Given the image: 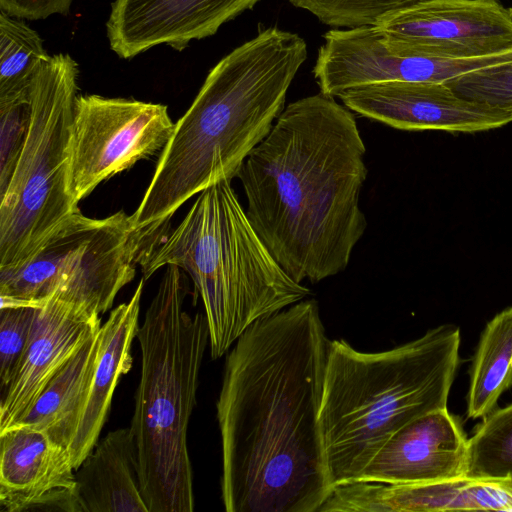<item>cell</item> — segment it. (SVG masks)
I'll use <instances>...</instances> for the list:
<instances>
[{
  "label": "cell",
  "mask_w": 512,
  "mask_h": 512,
  "mask_svg": "<svg viewBox=\"0 0 512 512\" xmlns=\"http://www.w3.org/2000/svg\"><path fill=\"white\" fill-rule=\"evenodd\" d=\"M329 339L314 299L249 326L217 401L227 512H318L328 482L320 410Z\"/></svg>",
  "instance_id": "1"
},
{
  "label": "cell",
  "mask_w": 512,
  "mask_h": 512,
  "mask_svg": "<svg viewBox=\"0 0 512 512\" xmlns=\"http://www.w3.org/2000/svg\"><path fill=\"white\" fill-rule=\"evenodd\" d=\"M306 58L307 45L299 35L270 27L211 69L175 123L150 184L130 215L144 240L166 226L192 196L237 177L284 110L289 86Z\"/></svg>",
  "instance_id": "3"
},
{
  "label": "cell",
  "mask_w": 512,
  "mask_h": 512,
  "mask_svg": "<svg viewBox=\"0 0 512 512\" xmlns=\"http://www.w3.org/2000/svg\"><path fill=\"white\" fill-rule=\"evenodd\" d=\"M466 451L467 438L460 424L448 408L438 409L391 436L357 480L423 484L461 477Z\"/></svg>",
  "instance_id": "17"
},
{
  "label": "cell",
  "mask_w": 512,
  "mask_h": 512,
  "mask_svg": "<svg viewBox=\"0 0 512 512\" xmlns=\"http://www.w3.org/2000/svg\"><path fill=\"white\" fill-rule=\"evenodd\" d=\"M50 57L35 30L1 10L0 104L30 100L34 80Z\"/></svg>",
  "instance_id": "22"
},
{
  "label": "cell",
  "mask_w": 512,
  "mask_h": 512,
  "mask_svg": "<svg viewBox=\"0 0 512 512\" xmlns=\"http://www.w3.org/2000/svg\"><path fill=\"white\" fill-rule=\"evenodd\" d=\"M459 347L453 324L378 352L329 341L319 424L331 488L357 480L402 427L447 408Z\"/></svg>",
  "instance_id": "4"
},
{
  "label": "cell",
  "mask_w": 512,
  "mask_h": 512,
  "mask_svg": "<svg viewBox=\"0 0 512 512\" xmlns=\"http://www.w3.org/2000/svg\"><path fill=\"white\" fill-rule=\"evenodd\" d=\"M36 308L16 306L0 308V384L3 393L11 382L25 353Z\"/></svg>",
  "instance_id": "26"
},
{
  "label": "cell",
  "mask_w": 512,
  "mask_h": 512,
  "mask_svg": "<svg viewBox=\"0 0 512 512\" xmlns=\"http://www.w3.org/2000/svg\"><path fill=\"white\" fill-rule=\"evenodd\" d=\"M187 293L181 269L168 265L136 336L141 370L129 428L149 512L194 510L187 431L209 329L204 313L185 309Z\"/></svg>",
  "instance_id": "6"
},
{
  "label": "cell",
  "mask_w": 512,
  "mask_h": 512,
  "mask_svg": "<svg viewBox=\"0 0 512 512\" xmlns=\"http://www.w3.org/2000/svg\"><path fill=\"white\" fill-rule=\"evenodd\" d=\"M338 97L349 110L400 130L477 133L512 122V112L464 98L446 83L377 82Z\"/></svg>",
  "instance_id": "12"
},
{
  "label": "cell",
  "mask_w": 512,
  "mask_h": 512,
  "mask_svg": "<svg viewBox=\"0 0 512 512\" xmlns=\"http://www.w3.org/2000/svg\"><path fill=\"white\" fill-rule=\"evenodd\" d=\"M512 386V307L496 314L477 345L467 393V418H484Z\"/></svg>",
  "instance_id": "21"
},
{
  "label": "cell",
  "mask_w": 512,
  "mask_h": 512,
  "mask_svg": "<svg viewBox=\"0 0 512 512\" xmlns=\"http://www.w3.org/2000/svg\"><path fill=\"white\" fill-rule=\"evenodd\" d=\"M79 67L69 55H51L30 96L27 136L0 194V271L27 262L53 231L79 211L67 191L69 142Z\"/></svg>",
  "instance_id": "7"
},
{
  "label": "cell",
  "mask_w": 512,
  "mask_h": 512,
  "mask_svg": "<svg viewBox=\"0 0 512 512\" xmlns=\"http://www.w3.org/2000/svg\"><path fill=\"white\" fill-rule=\"evenodd\" d=\"M365 153L354 115L320 92L290 103L244 161L247 217L298 283L345 270L363 236Z\"/></svg>",
  "instance_id": "2"
},
{
  "label": "cell",
  "mask_w": 512,
  "mask_h": 512,
  "mask_svg": "<svg viewBox=\"0 0 512 512\" xmlns=\"http://www.w3.org/2000/svg\"><path fill=\"white\" fill-rule=\"evenodd\" d=\"M174 128L166 105L77 95L67 174L72 201L78 205L101 182L163 150Z\"/></svg>",
  "instance_id": "9"
},
{
  "label": "cell",
  "mask_w": 512,
  "mask_h": 512,
  "mask_svg": "<svg viewBox=\"0 0 512 512\" xmlns=\"http://www.w3.org/2000/svg\"><path fill=\"white\" fill-rule=\"evenodd\" d=\"M74 0H0V8L9 15L28 20H41L59 14L67 15Z\"/></svg>",
  "instance_id": "28"
},
{
  "label": "cell",
  "mask_w": 512,
  "mask_h": 512,
  "mask_svg": "<svg viewBox=\"0 0 512 512\" xmlns=\"http://www.w3.org/2000/svg\"><path fill=\"white\" fill-rule=\"evenodd\" d=\"M374 26L399 53L470 59L512 51V8L501 0H428Z\"/></svg>",
  "instance_id": "10"
},
{
  "label": "cell",
  "mask_w": 512,
  "mask_h": 512,
  "mask_svg": "<svg viewBox=\"0 0 512 512\" xmlns=\"http://www.w3.org/2000/svg\"><path fill=\"white\" fill-rule=\"evenodd\" d=\"M137 263L145 280L168 265L189 274L203 302L213 359L253 323L310 294L269 252L226 179L201 191L175 229L166 225L154 234Z\"/></svg>",
  "instance_id": "5"
},
{
  "label": "cell",
  "mask_w": 512,
  "mask_h": 512,
  "mask_svg": "<svg viewBox=\"0 0 512 512\" xmlns=\"http://www.w3.org/2000/svg\"><path fill=\"white\" fill-rule=\"evenodd\" d=\"M67 449L42 430L16 424L0 432V511L83 512Z\"/></svg>",
  "instance_id": "13"
},
{
  "label": "cell",
  "mask_w": 512,
  "mask_h": 512,
  "mask_svg": "<svg viewBox=\"0 0 512 512\" xmlns=\"http://www.w3.org/2000/svg\"><path fill=\"white\" fill-rule=\"evenodd\" d=\"M30 122V100L0 104V194L8 186Z\"/></svg>",
  "instance_id": "27"
},
{
  "label": "cell",
  "mask_w": 512,
  "mask_h": 512,
  "mask_svg": "<svg viewBox=\"0 0 512 512\" xmlns=\"http://www.w3.org/2000/svg\"><path fill=\"white\" fill-rule=\"evenodd\" d=\"M313 68L320 92L335 97L350 88L385 81L446 83L463 74L512 61V51L454 59L390 50L375 26L332 29Z\"/></svg>",
  "instance_id": "11"
},
{
  "label": "cell",
  "mask_w": 512,
  "mask_h": 512,
  "mask_svg": "<svg viewBox=\"0 0 512 512\" xmlns=\"http://www.w3.org/2000/svg\"><path fill=\"white\" fill-rule=\"evenodd\" d=\"M322 23L339 28L374 26L382 17L428 0H289Z\"/></svg>",
  "instance_id": "24"
},
{
  "label": "cell",
  "mask_w": 512,
  "mask_h": 512,
  "mask_svg": "<svg viewBox=\"0 0 512 512\" xmlns=\"http://www.w3.org/2000/svg\"><path fill=\"white\" fill-rule=\"evenodd\" d=\"M512 512V478L461 476L423 484L351 481L335 485L320 512Z\"/></svg>",
  "instance_id": "16"
},
{
  "label": "cell",
  "mask_w": 512,
  "mask_h": 512,
  "mask_svg": "<svg viewBox=\"0 0 512 512\" xmlns=\"http://www.w3.org/2000/svg\"><path fill=\"white\" fill-rule=\"evenodd\" d=\"M260 0H115L106 22L109 45L131 59L157 45L181 51L215 34Z\"/></svg>",
  "instance_id": "14"
},
{
  "label": "cell",
  "mask_w": 512,
  "mask_h": 512,
  "mask_svg": "<svg viewBox=\"0 0 512 512\" xmlns=\"http://www.w3.org/2000/svg\"><path fill=\"white\" fill-rule=\"evenodd\" d=\"M144 281H139L128 302L114 308L101 325V345L87 400L69 446L77 469L98 442L121 376L132 366L131 346L137 336Z\"/></svg>",
  "instance_id": "18"
},
{
  "label": "cell",
  "mask_w": 512,
  "mask_h": 512,
  "mask_svg": "<svg viewBox=\"0 0 512 512\" xmlns=\"http://www.w3.org/2000/svg\"><path fill=\"white\" fill-rule=\"evenodd\" d=\"M100 327V314L60 299L36 308L25 353L2 393L0 432L30 412L54 375Z\"/></svg>",
  "instance_id": "15"
},
{
  "label": "cell",
  "mask_w": 512,
  "mask_h": 512,
  "mask_svg": "<svg viewBox=\"0 0 512 512\" xmlns=\"http://www.w3.org/2000/svg\"><path fill=\"white\" fill-rule=\"evenodd\" d=\"M464 476L512 478V404L491 411L467 439Z\"/></svg>",
  "instance_id": "23"
},
{
  "label": "cell",
  "mask_w": 512,
  "mask_h": 512,
  "mask_svg": "<svg viewBox=\"0 0 512 512\" xmlns=\"http://www.w3.org/2000/svg\"><path fill=\"white\" fill-rule=\"evenodd\" d=\"M83 512H149L129 427L109 432L76 469Z\"/></svg>",
  "instance_id": "19"
},
{
  "label": "cell",
  "mask_w": 512,
  "mask_h": 512,
  "mask_svg": "<svg viewBox=\"0 0 512 512\" xmlns=\"http://www.w3.org/2000/svg\"><path fill=\"white\" fill-rule=\"evenodd\" d=\"M100 345L99 329L59 369L17 424L44 431L68 450L87 400Z\"/></svg>",
  "instance_id": "20"
},
{
  "label": "cell",
  "mask_w": 512,
  "mask_h": 512,
  "mask_svg": "<svg viewBox=\"0 0 512 512\" xmlns=\"http://www.w3.org/2000/svg\"><path fill=\"white\" fill-rule=\"evenodd\" d=\"M446 84L464 98L512 112V61L468 72Z\"/></svg>",
  "instance_id": "25"
},
{
  "label": "cell",
  "mask_w": 512,
  "mask_h": 512,
  "mask_svg": "<svg viewBox=\"0 0 512 512\" xmlns=\"http://www.w3.org/2000/svg\"><path fill=\"white\" fill-rule=\"evenodd\" d=\"M143 247L123 211L103 219L74 212L27 262L0 271V308H39L56 298L105 313L133 280Z\"/></svg>",
  "instance_id": "8"
}]
</instances>
